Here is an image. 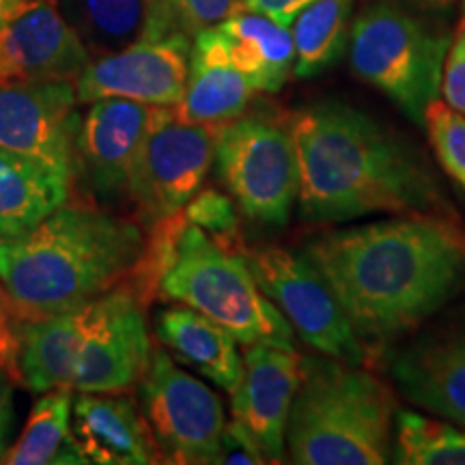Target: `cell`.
<instances>
[{"label": "cell", "mask_w": 465, "mask_h": 465, "mask_svg": "<svg viewBox=\"0 0 465 465\" xmlns=\"http://www.w3.org/2000/svg\"><path fill=\"white\" fill-rule=\"evenodd\" d=\"M371 353L414 332L465 289L455 220L397 216L323 232L302 250Z\"/></svg>", "instance_id": "1"}, {"label": "cell", "mask_w": 465, "mask_h": 465, "mask_svg": "<svg viewBox=\"0 0 465 465\" xmlns=\"http://www.w3.org/2000/svg\"><path fill=\"white\" fill-rule=\"evenodd\" d=\"M289 124L306 223L336 224L373 213L455 220L427 155L364 110L322 102Z\"/></svg>", "instance_id": "2"}, {"label": "cell", "mask_w": 465, "mask_h": 465, "mask_svg": "<svg viewBox=\"0 0 465 465\" xmlns=\"http://www.w3.org/2000/svg\"><path fill=\"white\" fill-rule=\"evenodd\" d=\"M143 248L130 220L65 203L26 235L0 242V284L20 322L58 315L125 282Z\"/></svg>", "instance_id": "3"}, {"label": "cell", "mask_w": 465, "mask_h": 465, "mask_svg": "<svg viewBox=\"0 0 465 465\" xmlns=\"http://www.w3.org/2000/svg\"><path fill=\"white\" fill-rule=\"evenodd\" d=\"M397 401L364 364L302 358L287 422V457L298 465H383L392 457Z\"/></svg>", "instance_id": "4"}, {"label": "cell", "mask_w": 465, "mask_h": 465, "mask_svg": "<svg viewBox=\"0 0 465 465\" xmlns=\"http://www.w3.org/2000/svg\"><path fill=\"white\" fill-rule=\"evenodd\" d=\"M158 298L182 302L203 312L243 347L254 342L293 347V328L259 289L243 254L218 246L190 223L179 231Z\"/></svg>", "instance_id": "5"}, {"label": "cell", "mask_w": 465, "mask_h": 465, "mask_svg": "<svg viewBox=\"0 0 465 465\" xmlns=\"http://www.w3.org/2000/svg\"><path fill=\"white\" fill-rule=\"evenodd\" d=\"M449 48V35L391 0L369 5L349 28V63L358 78L420 127L440 97Z\"/></svg>", "instance_id": "6"}, {"label": "cell", "mask_w": 465, "mask_h": 465, "mask_svg": "<svg viewBox=\"0 0 465 465\" xmlns=\"http://www.w3.org/2000/svg\"><path fill=\"white\" fill-rule=\"evenodd\" d=\"M213 164L243 216L276 226L289 223L300 190L291 124L270 114H242L223 124Z\"/></svg>", "instance_id": "7"}, {"label": "cell", "mask_w": 465, "mask_h": 465, "mask_svg": "<svg viewBox=\"0 0 465 465\" xmlns=\"http://www.w3.org/2000/svg\"><path fill=\"white\" fill-rule=\"evenodd\" d=\"M243 259L259 289L281 308L306 345L342 362H369L371 351L353 332L332 289L304 252L270 246L243 250Z\"/></svg>", "instance_id": "8"}, {"label": "cell", "mask_w": 465, "mask_h": 465, "mask_svg": "<svg viewBox=\"0 0 465 465\" xmlns=\"http://www.w3.org/2000/svg\"><path fill=\"white\" fill-rule=\"evenodd\" d=\"M143 416L166 463H218L224 431V405L212 388L174 364L153 347L147 371L138 381Z\"/></svg>", "instance_id": "9"}, {"label": "cell", "mask_w": 465, "mask_h": 465, "mask_svg": "<svg viewBox=\"0 0 465 465\" xmlns=\"http://www.w3.org/2000/svg\"><path fill=\"white\" fill-rule=\"evenodd\" d=\"M216 130L174 119L173 108L151 127L136 162L127 194L147 226L174 216L205 183L216 155Z\"/></svg>", "instance_id": "10"}, {"label": "cell", "mask_w": 465, "mask_h": 465, "mask_svg": "<svg viewBox=\"0 0 465 465\" xmlns=\"http://www.w3.org/2000/svg\"><path fill=\"white\" fill-rule=\"evenodd\" d=\"M72 80L0 86V149L74 183L83 114Z\"/></svg>", "instance_id": "11"}, {"label": "cell", "mask_w": 465, "mask_h": 465, "mask_svg": "<svg viewBox=\"0 0 465 465\" xmlns=\"http://www.w3.org/2000/svg\"><path fill=\"white\" fill-rule=\"evenodd\" d=\"M151 351L144 306L127 284H116L89 304L74 391L127 392L143 380Z\"/></svg>", "instance_id": "12"}, {"label": "cell", "mask_w": 465, "mask_h": 465, "mask_svg": "<svg viewBox=\"0 0 465 465\" xmlns=\"http://www.w3.org/2000/svg\"><path fill=\"white\" fill-rule=\"evenodd\" d=\"M192 39L173 35L138 39L127 48L89 61L75 78L78 104L124 97L149 106L174 108L183 100Z\"/></svg>", "instance_id": "13"}, {"label": "cell", "mask_w": 465, "mask_h": 465, "mask_svg": "<svg viewBox=\"0 0 465 465\" xmlns=\"http://www.w3.org/2000/svg\"><path fill=\"white\" fill-rule=\"evenodd\" d=\"M166 110L124 97L91 102L75 138V174L102 199L127 194L138 151Z\"/></svg>", "instance_id": "14"}, {"label": "cell", "mask_w": 465, "mask_h": 465, "mask_svg": "<svg viewBox=\"0 0 465 465\" xmlns=\"http://www.w3.org/2000/svg\"><path fill=\"white\" fill-rule=\"evenodd\" d=\"M91 54L50 0H31L0 26V86L75 80Z\"/></svg>", "instance_id": "15"}, {"label": "cell", "mask_w": 465, "mask_h": 465, "mask_svg": "<svg viewBox=\"0 0 465 465\" xmlns=\"http://www.w3.org/2000/svg\"><path fill=\"white\" fill-rule=\"evenodd\" d=\"M300 380L302 356L295 347H246L242 380L231 392L232 420L252 433L267 463H282L287 455V422Z\"/></svg>", "instance_id": "16"}, {"label": "cell", "mask_w": 465, "mask_h": 465, "mask_svg": "<svg viewBox=\"0 0 465 465\" xmlns=\"http://www.w3.org/2000/svg\"><path fill=\"white\" fill-rule=\"evenodd\" d=\"M388 371L410 403L465 427V322L394 349Z\"/></svg>", "instance_id": "17"}, {"label": "cell", "mask_w": 465, "mask_h": 465, "mask_svg": "<svg viewBox=\"0 0 465 465\" xmlns=\"http://www.w3.org/2000/svg\"><path fill=\"white\" fill-rule=\"evenodd\" d=\"M72 435L78 450L97 465L162 463L147 420L121 392H80L72 407Z\"/></svg>", "instance_id": "18"}, {"label": "cell", "mask_w": 465, "mask_h": 465, "mask_svg": "<svg viewBox=\"0 0 465 465\" xmlns=\"http://www.w3.org/2000/svg\"><path fill=\"white\" fill-rule=\"evenodd\" d=\"M254 93L250 80L231 61L223 33L212 26L192 39L188 84L173 114L182 124L220 127L246 114Z\"/></svg>", "instance_id": "19"}, {"label": "cell", "mask_w": 465, "mask_h": 465, "mask_svg": "<svg viewBox=\"0 0 465 465\" xmlns=\"http://www.w3.org/2000/svg\"><path fill=\"white\" fill-rule=\"evenodd\" d=\"M155 334L179 362L192 366L203 377L232 392L242 380L243 358L240 342L229 330L190 306H171L155 315Z\"/></svg>", "instance_id": "20"}, {"label": "cell", "mask_w": 465, "mask_h": 465, "mask_svg": "<svg viewBox=\"0 0 465 465\" xmlns=\"http://www.w3.org/2000/svg\"><path fill=\"white\" fill-rule=\"evenodd\" d=\"M89 304L20 322V375L28 391H74V373Z\"/></svg>", "instance_id": "21"}, {"label": "cell", "mask_w": 465, "mask_h": 465, "mask_svg": "<svg viewBox=\"0 0 465 465\" xmlns=\"http://www.w3.org/2000/svg\"><path fill=\"white\" fill-rule=\"evenodd\" d=\"M231 61L257 93H278L295 65V44L289 26L261 11L242 7L220 22Z\"/></svg>", "instance_id": "22"}, {"label": "cell", "mask_w": 465, "mask_h": 465, "mask_svg": "<svg viewBox=\"0 0 465 465\" xmlns=\"http://www.w3.org/2000/svg\"><path fill=\"white\" fill-rule=\"evenodd\" d=\"M72 183L0 149V242L15 240L39 226L69 201Z\"/></svg>", "instance_id": "23"}, {"label": "cell", "mask_w": 465, "mask_h": 465, "mask_svg": "<svg viewBox=\"0 0 465 465\" xmlns=\"http://www.w3.org/2000/svg\"><path fill=\"white\" fill-rule=\"evenodd\" d=\"M72 391H50L33 405L25 431L9 446L3 463H89L72 435Z\"/></svg>", "instance_id": "24"}, {"label": "cell", "mask_w": 465, "mask_h": 465, "mask_svg": "<svg viewBox=\"0 0 465 465\" xmlns=\"http://www.w3.org/2000/svg\"><path fill=\"white\" fill-rule=\"evenodd\" d=\"M356 0H315L293 20L295 65L298 78H312L339 61L349 42Z\"/></svg>", "instance_id": "25"}, {"label": "cell", "mask_w": 465, "mask_h": 465, "mask_svg": "<svg viewBox=\"0 0 465 465\" xmlns=\"http://www.w3.org/2000/svg\"><path fill=\"white\" fill-rule=\"evenodd\" d=\"M61 14L89 54L106 56L138 42L147 17L144 0H61Z\"/></svg>", "instance_id": "26"}, {"label": "cell", "mask_w": 465, "mask_h": 465, "mask_svg": "<svg viewBox=\"0 0 465 465\" xmlns=\"http://www.w3.org/2000/svg\"><path fill=\"white\" fill-rule=\"evenodd\" d=\"M392 461L399 465H465V427L418 411H397Z\"/></svg>", "instance_id": "27"}, {"label": "cell", "mask_w": 465, "mask_h": 465, "mask_svg": "<svg viewBox=\"0 0 465 465\" xmlns=\"http://www.w3.org/2000/svg\"><path fill=\"white\" fill-rule=\"evenodd\" d=\"M147 17L141 39H164L173 35L194 39L205 28L226 20L246 0H144Z\"/></svg>", "instance_id": "28"}, {"label": "cell", "mask_w": 465, "mask_h": 465, "mask_svg": "<svg viewBox=\"0 0 465 465\" xmlns=\"http://www.w3.org/2000/svg\"><path fill=\"white\" fill-rule=\"evenodd\" d=\"M182 212L190 224L205 231L218 246L243 254L237 205L223 192L216 188H201Z\"/></svg>", "instance_id": "29"}, {"label": "cell", "mask_w": 465, "mask_h": 465, "mask_svg": "<svg viewBox=\"0 0 465 465\" xmlns=\"http://www.w3.org/2000/svg\"><path fill=\"white\" fill-rule=\"evenodd\" d=\"M424 127L440 166L465 194V116L446 102L435 100L427 108Z\"/></svg>", "instance_id": "30"}, {"label": "cell", "mask_w": 465, "mask_h": 465, "mask_svg": "<svg viewBox=\"0 0 465 465\" xmlns=\"http://www.w3.org/2000/svg\"><path fill=\"white\" fill-rule=\"evenodd\" d=\"M0 375L14 383H22L20 375V319L0 284Z\"/></svg>", "instance_id": "31"}, {"label": "cell", "mask_w": 465, "mask_h": 465, "mask_svg": "<svg viewBox=\"0 0 465 465\" xmlns=\"http://www.w3.org/2000/svg\"><path fill=\"white\" fill-rule=\"evenodd\" d=\"M440 93L450 108L465 116V17L459 26L457 37L452 39L450 52L446 54Z\"/></svg>", "instance_id": "32"}, {"label": "cell", "mask_w": 465, "mask_h": 465, "mask_svg": "<svg viewBox=\"0 0 465 465\" xmlns=\"http://www.w3.org/2000/svg\"><path fill=\"white\" fill-rule=\"evenodd\" d=\"M218 463L224 465H261L267 459L261 450L259 441L242 422L232 420L224 424L223 438H220Z\"/></svg>", "instance_id": "33"}, {"label": "cell", "mask_w": 465, "mask_h": 465, "mask_svg": "<svg viewBox=\"0 0 465 465\" xmlns=\"http://www.w3.org/2000/svg\"><path fill=\"white\" fill-rule=\"evenodd\" d=\"M311 3H315V0H246L243 7L261 11V14L274 17L281 25L291 26L300 11L306 9Z\"/></svg>", "instance_id": "34"}, {"label": "cell", "mask_w": 465, "mask_h": 465, "mask_svg": "<svg viewBox=\"0 0 465 465\" xmlns=\"http://www.w3.org/2000/svg\"><path fill=\"white\" fill-rule=\"evenodd\" d=\"M14 429V381L0 375V463L9 450Z\"/></svg>", "instance_id": "35"}, {"label": "cell", "mask_w": 465, "mask_h": 465, "mask_svg": "<svg viewBox=\"0 0 465 465\" xmlns=\"http://www.w3.org/2000/svg\"><path fill=\"white\" fill-rule=\"evenodd\" d=\"M28 3L31 0H0V26L9 22L15 14H20Z\"/></svg>", "instance_id": "36"}, {"label": "cell", "mask_w": 465, "mask_h": 465, "mask_svg": "<svg viewBox=\"0 0 465 465\" xmlns=\"http://www.w3.org/2000/svg\"><path fill=\"white\" fill-rule=\"evenodd\" d=\"M410 3L422 5L427 9H449L455 0H410Z\"/></svg>", "instance_id": "37"}, {"label": "cell", "mask_w": 465, "mask_h": 465, "mask_svg": "<svg viewBox=\"0 0 465 465\" xmlns=\"http://www.w3.org/2000/svg\"><path fill=\"white\" fill-rule=\"evenodd\" d=\"M461 14H463V17H465V0L461 3Z\"/></svg>", "instance_id": "38"}]
</instances>
